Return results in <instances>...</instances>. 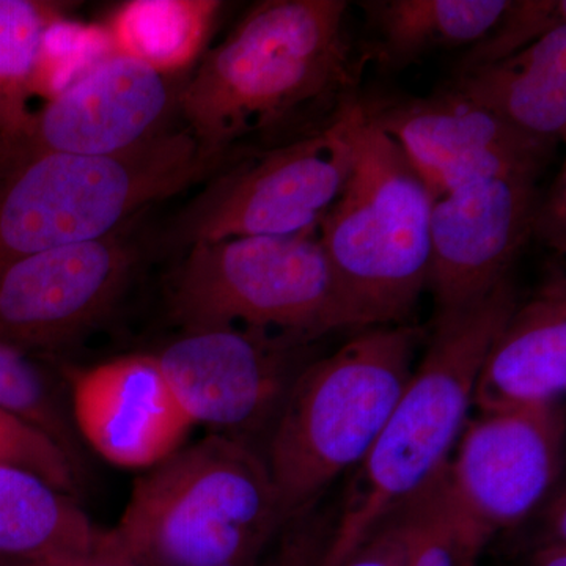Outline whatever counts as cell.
Returning <instances> with one entry per match:
<instances>
[{
  "label": "cell",
  "instance_id": "5bb4252c",
  "mask_svg": "<svg viewBox=\"0 0 566 566\" xmlns=\"http://www.w3.org/2000/svg\"><path fill=\"white\" fill-rule=\"evenodd\" d=\"M539 177L495 175L463 182L434 200L430 275L438 312L485 296L532 237Z\"/></svg>",
  "mask_w": 566,
  "mask_h": 566
},
{
  "label": "cell",
  "instance_id": "7c38bea8",
  "mask_svg": "<svg viewBox=\"0 0 566 566\" xmlns=\"http://www.w3.org/2000/svg\"><path fill=\"white\" fill-rule=\"evenodd\" d=\"M136 252L120 234L62 245L0 270V342L57 349L109 314L132 277Z\"/></svg>",
  "mask_w": 566,
  "mask_h": 566
},
{
  "label": "cell",
  "instance_id": "5b68a950",
  "mask_svg": "<svg viewBox=\"0 0 566 566\" xmlns=\"http://www.w3.org/2000/svg\"><path fill=\"white\" fill-rule=\"evenodd\" d=\"M221 167L186 128L167 129L122 155L0 159V270L33 253L117 233L144 208Z\"/></svg>",
  "mask_w": 566,
  "mask_h": 566
},
{
  "label": "cell",
  "instance_id": "6da1fadb",
  "mask_svg": "<svg viewBox=\"0 0 566 566\" xmlns=\"http://www.w3.org/2000/svg\"><path fill=\"white\" fill-rule=\"evenodd\" d=\"M345 0H263L178 92L185 128L226 166L241 142L281 147L333 128L359 102Z\"/></svg>",
  "mask_w": 566,
  "mask_h": 566
},
{
  "label": "cell",
  "instance_id": "7a4b0ae2",
  "mask_svg": "<svg viewBox=\"0 0 566 566\" xmlns=\"http://www.w3.org/2000/svg\"><path fill=\"white\" fill-rule=\"evenodd\" d=\"M520 304L506 275L463 307L436 314L415 374L363 463L354 469L319 566H335L439 479L471 419L488 349Z\"/></svg>",
  "mask_w": 566,
  "mask_h": 566
},
{
  "label": "cell",
  "instance_id": "f546056e",
  "mask_svg": "<svg viewBox=\"0 0 566 566\" xmlns=\"http://www.w3.org/2000/svg\"><path fill=\"white\" fill-rule=\"evenodd\" d=\"M271 566H311V564L300 557H279L275 558L274 564Z\"/></svg>",
  "mask_w": 566,
  "mask_h": 566
},
{
  "label": "cell",
  "instance_id": "f1b7e54d",
  "mask_svg": "<svg viewBox=\"0 0 566 566\" xmlns=\"http://www.w3.org/2000/svg\"><path fill=\"white\" fill-rule=\"evenodd\" d=\"M66 566H142L128 553L122 549L109 532H102L95 545L85 556L76 558Z\"/></svg>",
  "mask_w": 566,
  "mask_h": 566
},
{
  "label": "cell",
  "instance_id": "277c9868",
  "mask_svg": "<svg viewBox=\"0 0 566 566\" xmlns=\"http://www.w3.org/2000/svg\"><path fill=\"white\" fill-rule=\"evenodd\" d=\"M424 338L423 327L408 323L367 327L301 371L263 453L286 520L363 463L415 374Z\"/></svg>",
  "mask_w": 566,
  "mask_h": 566
},
{
  "label": "cell",
  "instance_id": "d4e9b609",
  "mask_svg": "<svg viewBox=\"0 0 566 566\" xmlns=\"http://www.w3.org/2000/svg\"><path fill=\"white\" fill-rule=\"evenodd\" d=\"M566 24L565 0H510L493 29L469 48L457 71L513 57L558 25Z\"/></svg>",
  "mask_w": 566,
  "mask_h": 566
},
{
  "label": "cell",
  "instance_id": "8992f818",
  "mask_svg": "<svg viewBox=\"0 0 566 566\" xmlns=\"http://www.w3.org/2000/svg\"><path fill=\"white\" fill-rule=\"evenodd\" d=\"M353 166L318 222L319 241L365 326L406 324L430 275L433 197L400 145L348 114Z\"/></svg>",
  "mask_w": 566,
  "mask_h": 566
},
{
  "label": "cell",
  "instance_id": "9a60e30c",
  "mask_svg": "<svg viewBox=\"0 0 566 566\" xmlns=\"http://www.w3.org/2000/svg\"><path fill=\"white\" fill-rule=\"evenodd\" d=\"M71 419L111 464L151 469L181 449L193 427L153 354L104 360L71 376Z\"/></svg>",
  "mask_w": 566,
  "mask_h": 566
},
{
  "label": "cell",
  "instance_id": "8fae6325",
  "mask_svg": "<svg viewBox=\"0 0 566 566\" xmlns=\"http://www.w3.org/2000/svg\"><path fill=\"white\" fill-rule=\"evenodd\" d=\"M560 406L469 419L446 476L464 515L490 538L539 512L564 464Z\"/></svg>",
  "mask_w": 566,
  "mask_h": 566
},
{
  "label": "cell",
  "instance_id": "cb8c5ba5",
  "mask_svg": "<svg viewBox=\"0 0 566 566\" xmlns=\"http://www.w3.org/2000/svg\"><path fill=\"white\" fill-rule=\"evenodd\" d=\"M112 52L103 24H87L63 13L48 28L41 43L36 95L48 102Z\"/></svg>",
  "mask_w": 566,
  "mask_h": 566
},
{
  "label": "cell",
  "instance_id": "ffe728a7",
  "mask_svg": "<svg viewBox=\"0 0 566 566\" xmlns=\"http://www.w3.org/2000/svg\"><path fill=\"white\" fill-rule=\"evenodd\" d=\"M223 6L219 0H129L103 25L115 52L174 80L202 61Z\"/></svg>",
  "mask_w": 566,
  "mask_h": 566
},
{
  "label": "cell",
  "instance_id": "ac0fdd59",
  "mask_svg": "<svg viewBox=\"0 0 566 566\" xmlns=\"http://www.w3.org/2000/svg\"><path fill=\"white\" fill-rule=\"evenodd\" d=\"M102 531L41 476L0 464V562L66 566L95 545Z\"/></svg>",
  "mask_w": 566,
  "mask_h": 566
},
{
  "label": "cell",
  "instance_id": "e0dca14e",
  "mask_svg": "<svg viewBox=\"0 0 566 566\" xmlns=\"http://www.w3.org/2000/svg\"><path fill=\"white\" fill-rule=\"evenodd\" d=\"M447 87L557 147L566 134V24L505 61L457 71Z\"/></svg>",
  "mask_w": 566,
  "mask_h": 566
},
{
  "label": "cell",
  "instance_id": "7402d4cb",
  "mask_svg": "<svg viewBox=\"0 0 566 566\" xmlns=\"http://www.w3.org/2000/svg\"><path fill=\"white\" fill-rule=\"evenodd\" d=\"M0 409L51 436L81 464L80 436L69 398L29 353L0 342Z\"/></svg>",
  "mask_w": 566,
  "mask_h": 566
},
{
  "label": "cell",
  "instance_id": "ba28073f",
  "mask_svg": "<svg viewBox=\"0 0 566 566\" xmlns=\"http://www.w3.org/2000/svg\"><path fill=\"white\" fill-rule=\"evenodd\" d=\"M348 114L307 139L234 155L175 219L174 244L189 249L230 238L289 237L318 227L352 172Z\"/></svg>",
  "mask_w": 566,
  "mask_h": 566
},
{
  "label": "cell",
  "instance_id": "4dcf8cb0",
  "mask_svg": "<svg viewBox=\"0 0 566 566\" xmlns=\"http://www.w3.org/2000/svg\"><path fill=\"white\" fill-rule=\"evenodd\" d=\"M0 566H11V565H7V564H3V562H0Z\"/></svg>",
  "mask_w": 566,
  "mask_h": 566
},
{
  "label": "cell",
  "instance_id": "2e32d148",
  "mask_svg": "<svg viewBox=\"0 0 566 566\" xmlns=\"http://www.w3.org/2000/svg\"><path fill=\"white\" fill-rule=\"evenodd\" d=\"M566 390V275L551 266L488 349L474 387L479 415L560 406Z\"/></svg>",
  "mask_w": 566,
  "mask_h": 566
},
{
  "label": "cell",
  "instance_id": "52a82bcc",
  "mask_svg": "<svg viewBox=\"0 0 566 566\" xmlns=\"http://www.w3.org/2000/svg\"><path fill=\"white\" fill-rule=\"evenodd\" d=\"M170 312L182 329L238 326L322 342L367 329L338 281L318 227L289 237H244L186 249Z\"/></svg>",
  "mask_w": 566,
  "mask_h": 566
},
{
  "label": "cell",
  "instance_id": "4316f807",
  "mask_svg": "<svg viewBox=\"0 0 566 566\" xmlns=\"http://www.w3.org/2000/svg\"><path fill=\"white\" fill-rule=\"evenodd\" d=\"M412 547L411 505L385 521L335 566H408Z\"/></svg>",
  "mask_w": 566,
  "mask_h": 566
},
{
  "label": "cell",
  "instance_id": "44dd1931",
  "mask_svg": "<svg viewBox=\"0 0 566 566\" xmlns=\"http://www.w3.org/2000/svg\"><path fill=\"white\" fill-rule=\"evenodd\" d=\"M66 10L65 3L50 0H0V148L31 120L41 43Z\"/></svg>",
  "mask_w": 566,
  "mask_h": 566
},
{
  "label": "cell",
  "instance_id": "d6986e66",
  "mask_svg": "<svg viewBox=\"0 0 566 566\" xmlns=\"http://www.w3.org/2000/svg\"><path fill=\"white\" fill-rule=\"evenodd\" d=\"M375 41L368 59L400 70L423 55L482 40L510 0H367L359 3Z\"/></svg>",
  "mask_w": 566,
  "mask_h": 566
},
{
  "label": "cell",
  "instance_id": "30bf717a",
  "mask_svg": "<svg viewBox=\"0 0 566 566\" xmlns=\"http://www.w3.org/2000/svg\"><path fill=\"white\" fill-rule=\"evenodd\" d=\"M359 107L400 145L433 200L479 178L539 177L556 150L449 87L424 98L360 96Z\"/></svg>",
  "mask_w": 566,
  "mask_h": 566
},
{
  "label": "cell",
  "instance_id": "603a6c76",
  "mask_svg": "<svg viewBox=\"0 0 566 566\" xmlns=\"http://www.w3.org/2000/svg\"><path fill=\"white\" fill-rule=\"evenodd\" d=\"M412 547L408 566H479L490 536L457 504L446 471L411 504Z\"/></svg>",
  "mask_w": 566,
  "mask_h": 566
},
{
  "label": "cell",
  "instance_id": "9c48e42d",
  "mask_svg": "<svg viewBox=\"0 0 566 566\" xmlns=\"http://www.w3.org/2000/svg\"><path fill=\"white\" fill-rule=\"evenodd\" d=\"M319 342L238 326L182 329L153 354L192 424L241 439L270 433L290 387Z\"/></svg>",
  "mask_w": 566,
  "mask_h": 566
},
{
  "label": "cell",
  "instance_id": "484cf974",
  "mask_svg": "<svg viewBox=\"0 0 566 566\" xmlns=\"http://www.w3.org/2000/svg\"><path fill=\"white\" fill-rule=\"evenodd\" d=\"M0 464L32 472L71 497L80 493L81 464L51 436L3 409H0Z\"/></svg>",
  "mask_w": 566,
  "mask_h": 566
},
{
  "label": "cell",
  "instance_id": "3957f363",
  "mask_svg": "<svg viewBox=\"0 0 566 566\" xmlns=\"http://www.w3.org/2000/svg\"><path fill=\"white\" fill-rule=\"evenodd\" d=\"M289 523L263 453L211 433L139 476L107 532L142 566H268Z\"/></svg>",
  "mask_w": 566,
  "mask_h": 566
},
{
  "label": "cell",
  "instance_id": "83f0119b",
  "mask_svg": "<svg viewBox=\"0 0 566 566\" xmlns=\"http://www.w3.org/2000/svg\"><path fill=\"white\" fill-rule=\"evenodd\" d=\"M566 172L554 178L553 185L547 189L546 196L538 197L534 221H532V237L538 238L547 248L556 251L558 259L566 251Z\"/></svg>",
  "mask_w": 566,
  "mask_h": 566
},
{
  "label": "cell",
  "instance_id": "4fadbf2b",
  "mask_svg": "<svg viewBox=\"0 0 566 566\" xmlns=\"http://www.w3.org/2000/svg\"><path fill=\"white\" fill-rule=\"evenodd\" d=\"M180 88L172 77L112 52L32 112L0 159L33 153L115 156L166 133Z\"/></svg>",
  "mask_w": 566,
  "mask_h": 566
}]
</instances>
